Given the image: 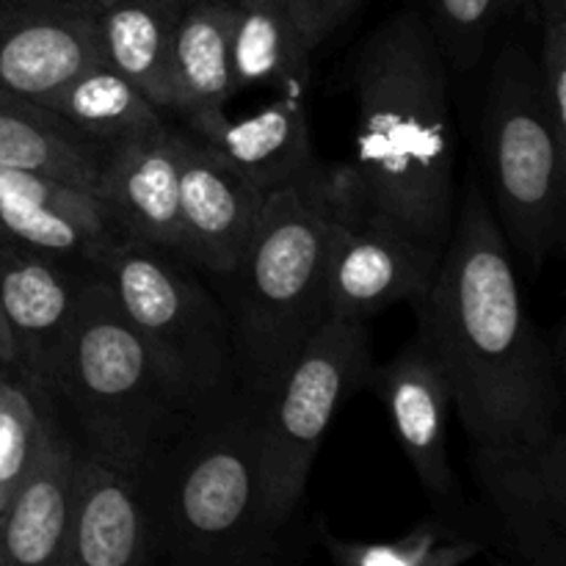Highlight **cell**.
<instances>
[{
	"label": "cell",
	"instance_id": "cell-3",
	"mask_svg": "<svg viewBox=\"0 0 566 566\" xmlns=\"http://www.w3.org/2000/svg\"><path fill=\"white\" fill-rule=\"evenodd\" d=\"M265 401L238 385L197 403L136 473L153 514L160 562H274L276 542L260 523Z\"/></svg>",
	"mask_w": 566,
	"mask_h": 566
},
{
	"label": "cell",
	"instance_id": "cell-27",
	"mask_svg": "<svg viewBox=\"0 0 566 566\" xmlns=\"http://www.w3.org/2000/svg\"><path fill=\"white\" fill-rule=\"evenodd\" d=\"M431 33L448 70L470 72L484 59L486 39L506 0H429Z\"/></svg>",
	"mask_w": 566,
	"mask_h": 566
},
{
	"label": "cell",
	"instance_id": "cell-31",
	"mask_svg": "<svg viewBox=\"0 0 566 566\" xmlns=\"http://www.w3.org/2000/svg\"><path fill=\"white\" fill-rule=\"evenodd\" d=\"M536 6H539V14H551V11H562L566 9V0H536Z\"/></svg>",
	"mask_w": 566,
	"mask_h": 566
},
{
	"label": "cell",
	"instance_id": "cell-5",
	"mask_svg": "<svg viewBox=\"0 0 566 566\" xmlns=\"http://www.w3.org/2000/svg\"><path fill=\"white\" fill-rule=\"evenodd\" d=\"M44 396L66 403L83 451L133 475L191 409L125 318L99 271L77 285Z\"/></svg>",
	"mask_w": 566,
	"mask_h": 566
},
{
	"label": "cell",
	"instance_id": "cell-12",
	"mask_svg": "<svg viewBox=\"0 0 566 566\" xmlns=\"http://www.w3.org/2000/svg\"><path fill=\"white\" fill-rule=\"evenodd\" d=\"M368 390L381 401L392 434L431 501L453 506L459 484L448 459L451 390L423 337L415 335L390 363L374 365Z\"/></svg>",
	"mask_w": 566,
	"mask_h": 566
},
{
	"label": "cell",
	"instance_id": "cell-11",
	"mask_svg": "<svg viewBox=\"0 0 566 566\" xmlns=\"http://www.w3.org/2000/svg\"><path fill=\"white\" fill-rule=\"evenodd\" d=\"M180 258L213 280L230 274L249 247L265 193L208 144L180 130Z\"/></svg>",
	"mask_w": 566,
	"mask_h": 566
},
{
	"label": "cell",
	"instance_id": "cell-32",
	"mask_svg": "<svg viewBox=\"0 0 566 566\" xmlns=\"http://www.w3.org/2000/svg\"><path fill=\"white\" fill-rule=\"evenodd\" d=\"M72 3H81V6H86V9L97 11V9H99V6L111 3V0H72Z\"/></svg>",
	"mask_w": 566,
	"mask_h": 566
},
{
	"label": "cell",
	"instance_id": "cell-1",
	"mask_svg": "<svg viewBox=\"0 0 566 566\" xmlns=\"http://www.w3.org/2000/svg\"><path fill=\"white\" fill-rule=\"evenodd\" d=\"M412 307L470 446L525 448L558 429L556 359L531 321L514 254L475 175L434 280Z\"/></svg>",
	"mask_w": 566,
	"mask_h": 566
},
{
	"label": "cell",
	"instance_id": "cell-2",
	"mask_svg": "<svg viewBox=\"0 0 566 566\" xmlns=\"http://www.w3.org/2000/svg\"><path fill=\"white\" fill-rule=\"evenodd\" d=\"M448 70L429 20L401 9L357 48L354 186L374 208L446 249L457 213V130Z\"/></svg>",
	"mask_w": 566,
	"mask_h": 566
},
{
	"label": "cell",
	"instance_id": "cell-34",
	"mask_svg": "<svg viewBox=\"0 0 566 566\" xmlns=\"http://www.w3.org/2000/svg\"><path fill=\"white\" fill-rule=\"evenodd\" d=\"M6 379H9V365H3V363H0V385H3Z\"/></svg>",
	"mask_w": 566,
	"mask_h": 566
},
{
	"label": "cell",
	"instance_id": "cell-7",
	"mask_svg": "<svg viewBox=\"0 0 566 566\" xmlns=\"http://www.w3.org/2000/svg\"><path fill=\"white\" fill-rule=\"evenodd\" d=\"M97 271L191 407L241 385L224 304L186 258L119 235Z\"/></svg>",
	"mask_w": 566,
	"mask_h": 566
},
{
	"label": "cell",
	"instance_id": "cell-15",
	"mask_svg": "<svg viewBox=\"0 0 566 566\" xmlns=\"http://www.w3.org/2000/svg\"><path fill=\"white\" fill-rule=\"evenodd\" d=\"M97 61L92 9L72 0H0V88L39 103Z\"/></svg>",
	"mask_w": 566,
	"mask_h": 566
},
{
	"label": "cell",
	"instance_id": "cell-20",
	"mask_svg": "<svg viewBox=\"0 0 566 566\" xmlns=\"http://www.w3.org/2000/svg\"><path fill=\"white\" fill-rule=\"evenodd\" d=\"M108 147L22 94L0 88V166L42 171L97 193Z\"/></svg>",
	"mask_w": 566,
	"mask_h": 566
},
{
	"label": "cell",
	"instance_id": "cell-4",
	"mask_svg": "<svg viewBox=\"0 0 566 566\" xmlns=\"http://www.w3.org/2000/svg\"><path fill=\"white\" fill-rule=\"evenodd\" d=\"M324 171L265 193L241 263L221 285L235 346L238 381L271 398L304 343L324 324V274L329 247Z\"/></svg>",
	"mask_w": 566,
	"mask_h": 566
},
{
	"label": "cell",
	"instance_id": "cell-8",
	"mask_svg": "<svg viewBox=\"0 0 566 566\" xmlns=\"http://www.w3.org/2000/svg\"><path fill=\"white\" fill-rule=\"evenodd\" d=\"M368 321H324L265 401L260 446V523L280 539L307 490L310 470L332 418L374 370Z\"/></svg>",
	"mask_w": 566,
	"mask_h": 566
},
{
	"label": "cell",
	"instance_id": "cell-28",
	"mask_svg": "<svg viewBox=\"0 0 566 566\" xmlns=\"http://www.w3.org/2000/svg\"><path fill=\"white\" fill-rule=\"evenodd\" d=\"M534 61L553 136L566 147V9L542 17V48Z\"/></svg>",
	"mask_w": 566,
	"mask_h": 566
},
{
	"label": "cell",
	"instance_id": "cell-30",
	"mask_svg": "<svg viewBox=\"0 0 566 566\" xmlns=\"http://www.w3.org/2000/svg\"><path fill=\"white\" fill-rule=\"evenodd\" d=\"M0 363L9 365V368H14L17 365V348H14V340H11L9 326H6L3 310H0Z\"/></svg>",
	"mask_w": 566,
	"mask_h": 566
},
{
	"label": "cell",
	"instance_id": "cell-9",
	"mask_svg": "<svg viewBox=\"0 0 566 566\" xmlns=\"http://www.w3.org/2000/svg\"><path fill=\"white\" fill-rule=\"evenodd\" d=\"M329 247L324 274L326 321H370L396 304H415L434 280L440 249L374 208L346 164L324 171Z\"/></svg>",
	"mask_w": 566,
	"mask_h": 566
},
{
	"label": "cell",
	"instance_id": "cell-17",
	"mask_svg": "<svg viewBox=\"0 0 566 566\" xmlns=\"http://www.w3.org/2000/svg\"><path fill=\"white\" fill-rule=\"evenodd\" d=\"M77 285L50 254L0 243V310L17 348L14 368L42 396L75 310Z\"/></svg>",
	"mask_w": 566,
	"mask_h": 566
},
{
	"label": "cell",
	"instance_id": "cell-24",
	"mask_svg": "<svg viewBox=\"0 0 566 566\" xmlns=\"http://www.w3.org/2000/svg\"><path fill=\"white\" fill-rule=\"evenodd\" d=\"M39 105L70 122L103 147L133 142L164 130V111L155 108L125 75L105 61L75 72L70 81L39 99Z\"/></svg>",
	"mask_w": 566,
	"mask_h": 566
},
{
	"label": "cell",
	"instance_id": "cell-6",
	"mask_svg": "<svg viewBox=\"0 0 566 566\" xmlns=\"http://www.w3.org/2000/svg\"><path fill=\"white\" fill-rule=\"evenodd\" d=\"M484 158L509 249L539 271L564 238L566 147L553 136L534 55L517 42L501 48L492 61Z\"/></svg>",
	"mask_w": 566,
	"mask_h": 566
},
{
	"label": "cell",
	"instance_id": "cell-10",
	"mask_svg": "<svg viewBox=\"0 0 566 566\" xmlns=\"http://www.w3.org/2000/svg\"><path fill=\"white\" fill-rule=\"evenodd\" d=\"M475 484L523 562L566 566V434L525 448L470 446Z\"/></svg>",
	"mask_w": 566,
	"mask_h": 566
},
{
	"label": "cell",
	"instance_id": "cell-26",
	"mask_svg": "<svg viewBox=\"0 0 566 566\" xmlns=\"http://www.w3.org/2000/svg\"><path fill=\"white\" fill-rule=\"evenodd\" d=\"M39 396L42 392L25 379H6L0 385V512L33 468L53 423Z\"/></svg>",
	"mask_w": 566,
	"mask_h": 566
},
{
	"label": "cell",
	"instance_id": "cell-25",
	"mask_svg": "<svg viewBox=\"0 0 566 566\" xmlns=\"http://www.w3.org/2000/svg\"><path fill=\"white\" fill-rule=\"evenodd\" d=\"M332 562L343 566H459L481 556L479 539L459 534L442 520H426L409 534L385 542H354L321 528Z\"/></svg>",
	"mask_w": 566,
	"mask_h": 566
},
{
	"label": "cell",
	"instance_id": "cell-13",
	"mask_svg": "<svg viewBox=\"0 0 566 566\" xmlns=\"http://www.w3.org/2000/svg\"><path fill=\"white\" fill-rule=\"evenodd\" d=\"M119 235L111 208L88 188L0 166V243L81 258L97 269Z\"/></svg>",
	"mask_w": 566,
	"mask_h": 566
},
{
	"label": "cell",
	"instance_id": "cell-22",
	"mask_svg": "<svg viewBox=\"0 0 566 566\" xmlns=\"http://www.w3.org/2000/svg\"><path fill=\"white\" fill-rule=\"evenodd\" d=\"M235 92L232 0H188L171 39V111L227 108Z\"/></svg>",
	"mask_w": 566,
	"mask_h": 566
},
{
	"label": "cell",
	"instance_id": "cell-16",
	"mask_svg": "<svg viewBox=\"0 0 566 566\" xmlns=\"http://www.w3.org/2000/svg\"><path fill=\"white\" fill-rule=\"evenodd\" d=\"M182 122L193 138L208 144L263 193L304 180L318 166L310 138L307 94H280L247 116L208 108L182 116Z\"/></svg>",
	"mask_w": 566,
	"mask_h": 566
},
{
	"label": "cell",
	"instance_id": "cell-33",
	"mask_svg": "<svg viewBox=\"0 0 566 566\" xmlns=\"http://www.w3.org/2000/svg\"><path fill=\"white\" fill-rule=\"evenodd\" d=\"M0 566H9V556L3 547V517H0Z\"/></svg>",
	"mask_w": 566,
	"mask_h": 566
},
{
	"label": "cell",
	"instance_id": "cell-14",
	"mask_svg": "<svg viewBox=\"0 0 566 566\" xmlns=\"http://www.w3.org/2000/svg\"><path fill=\"white\" fill-rule=\"evenodd\" d=\"M155 562H160L158 536L138 479L77 446L70 525L59 566Z\"/></svg>",
	"mask_w": 566,
	"mask_h": 566
},
{
	"label": "cell",
	"instance_id": "cell-19",
	"mask_svg": "<svg viewBox=\"0 0 566 566\" xmlns=\"http://www.w3.org/2000/svg\"><path fill=\"white\" fill-rule=\"evenodd\" d=\"M77 442L50 423L36 462L0 512L9 566H59L70 525Z\"/></svg>",
	"mask_w": 566,
	"mask_h": 566
},
{
	"label": "cell",
	"instance_id": "cell-23",
	"mask_svg": "<svg viewBox=\"0 0 566 566\" xmlns=\"http://www.w3.org/2000/svg\"><path fill=\"white\" fill-rule=\"evenodd\" d=\"M313 48L282 0H232L235 86L307 94Z\"/></svg>",
	"mask_w": 566,
	"mask_h": 566
},
{
	"label": "cell",
	"instance_id": "cell-21",
	"mask_svg": "<svg viewBox=\"0 0 566 566\" xmlns=\"http://www.w3.org/2000/svg\"><path fill=\"white\" fill-rule=\"evenodd\" d=\"M186 3L111 0L94 11L103 61L160 111H171V39Z\"/></svg>",
	"mask_w": 566,
	"mask_h": 566
},
{
	"label": "cell",
	"instance_id": "cell-18",
	"mask_svg": "<svg viewBox=\"0 0 566 566\" xmlns=\"http://www.w3.org/2000/svg\"><path fill=\"white\" fill-rule=\"evenodd\" d=\"M180 130L108 147L97 197L114 213L122 235L180 254Z\"/></svg>",
	"mask_w": 566,
	"mask_h": 566
},
{
	"label": "cell",
	"instance_id": "cell-29",
	"mask_svg": "<svg viewBox=\"0 0 566 566\" xmlns=\"http://www.w3.org/2000/svg\"><path fill=\"white\" fill-rule=\"evenodd\" d=\"M357 3L359 0H282L313 50L352 14Z\"/></svg>",
	"mask_w": 566,
	"mask_h": 566
}]
</instances>
